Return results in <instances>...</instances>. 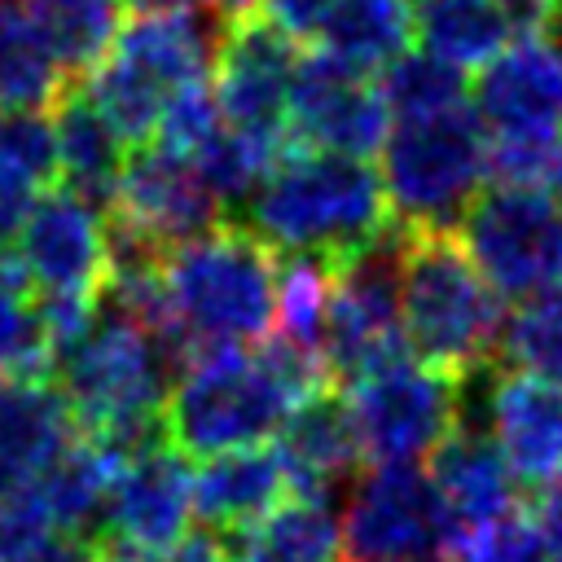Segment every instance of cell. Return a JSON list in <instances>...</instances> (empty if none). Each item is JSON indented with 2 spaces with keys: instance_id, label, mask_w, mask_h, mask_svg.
<instances>
[{
  "instance_id": "2e32d148",
  "label": "cell",
  "mask_w": 562,
  "mask_h": 562,
  "mask_svg": "<svg viewBox=\"0 0 562 562\" xmlns=\"http://www.w3.org/2000/svg\"><path fill=\"white\" fill-rule=\"evenodd\" d=\"M220 206L224 202L211 193V184L202 180L193 158L171 154L162 145H140L123 162V176H119L114 202H110V220L171 255L176 246L224 224Z\"/></svg>"
},
{
  "instance_id": "1f68e13d",
  "label": "cell",
  "mask_w": 562,
  "mask_h": 562,
  "mask_svg": "<svg viewBox=\"0 0 562 562\" xmlns=\"http://www.w3.org/2000/svg\"><path fill=\"white\" fill-rule=\"evenodd\" d=\"M378 88H382V101L395 123L435 119V114L465 105V70H457L430 53H404L400 61H391L382 70Z\"/></svg>"
},
{
  "instance_id": "5b68a950",
  "label": "cell",
  "mask_w": 562,
  "mask_h": 562,
  "mask_svg": "<svg viewBox=\"0 0 562 562\" xmlns=\"http://www.w3.org/2000/svg\"><path fill=\"white\" fill-rule=\"evenodd\" d=\"M400 312L404 338L430 369L465 382L505 338V307L457 228H400Z\"/></svg>"
},
{
  "instance_id": "52a82bcc",
  "label": "cell",
  "mask_w": 562,
  "mask_h": 562,
  "mask_svg": "<svg viewBox=\"0 0 562 562\" xmlns=\"http://www.w3.org/2000/svg\"><path fill=\"white\" fill-rule=\"evenodd\" d=\"M487 176L492 136L470 105L395 123L382 145V184L391 198V215L408 233L461 228Z\"/></svg>"
},
{
  "instance_id": "60d3db41",
  "label": "cell",
  "mask_w": 562,
  "mask_h": 562,
  "mask_svg": "<svg viewBox=\"0 0 562 562\" xmlns=\"http://www.w3.org/2000/svg\"><path fill=\"white\" fill-rule=\"evenodd\" d=\"M31 562H101V544L88 536H53Z\"/></svg>"
},
{
  "instance_id": "74e56055",
  "label": "cell",
  "mask_w": 562,
  "mask_h": 562,
  "mask_svg": "<svg viewBox=\"0 0 562 562\" xmlns=\"http://www.w3.org/2000/svg\"><path fill=\"white\" fill-rule=\"evenodd\" d=\"M40 198H44V184L0 154V259H13L18 237Z\"/></svg>"
},
{
  "instance_id": "ffe728a7",
  "label": "cell",
  "mask_w": 562,
  "mask_h": 562,
  "mask_svg": "<svg viewBox=\"0 0 562 562\" xmlns=\"http://www.w3.org/2000/svg\"><path fill=\"white\" fill-rule=\"evenodd\" d=\"M430 483L457 527L470 531V527H483L509 509H518V479L514 470L505 465L501 448L492 443L487 430L461 422L430 457Z\"/></svg>"
},
{
  "instance_id": "7a4b0ae2",
  "label": "cell",
  "mask_w": 562,
  "mask_h": 562,
  "mask_svg": "<svg viewBox=\"0 0 562 562\" xmlns=\"http://www.w3.org/2000/svg\"><path fill=\"white\" fill-rule=\"evenodd\" d=\"M250 228L290 259L347 268L395 237V215L369 158L290 149L250 198Z\"/></svg>"
},
{
  "instance_id": "f6af8a7d",
  "label": "cell",
  "mask_w": 562,
  "mask_h": 562,
  "mask_svg": "<svg viewBox=\"0 0 562 562\" xmlns=\"http://www.w3.org/2000/svg\"><path fill=\"white\" fill-rule=\"evenodd\" d=\"M101 562H136V558H127V553H114V549H101Z\"/></svg>"
},
{
  "instance_id": "7bdbcfd3",
  "label": "cell",
  "mask_w": 562,
  "mask_h": 562,
  "mask_svg": "<svg viewBox=\"0 0 562 562\" xmlns=\"http://www.w3.org/2000/svg\"><path fill=\"white\" fill-rule=\"evenodd\" d=\"M206 13H220V22H233V18H246L259 9V0H202Z\"/></svg>"
},
{
  "instance_id": "f1b7e54d",
  "label": "cell",
  "mask_w": 562,
  "mask_h": 562,
  "mask_svg": "<svg viewBox=\"0 0 562 562\" xmlns=\"http://www.w3.org/2000/svg\"><path fill=\"white\" fill-rule=\"evenodd\" d=\"M53 360H57V342L40 316V303L18 259H0V382L44 378Z\"/></svg>"
},
{
  "instance_id": "8992f818",
  "label": "cell",
  "mask_w": 562,
  "mask_h": 562,
  "mask_svg": "<svg viewBox=\"0 0 562 562\" xmlns=\"http://www.w3.org/2000/svg\"><path fill=\"white\" fill-rule=\"evenodd\" d=\"M53 369L83 435L123 452L162 435L171 373L180 369L167 347L119 303L97 312L92 325L57 351Z\"/></svg>"
},
{
  "instance_id": "f546056e",
  "label": "cell",
  "mask_w": 562,
  "mask_h": 562,
  "mask_svg": "<svg viewBox=\"0 0 562 562\" xmlns=\"http://www.w3.org/2000/svg\"><path fill=\"white\" fill-rule=\"evenodd\" d=\"M40 31L48 35L53 53L61 57L66 75L83 79L119 35V4L114 0H26Z\"/></svg>"
},
{
  "instance_id": "ba28073f",
  "label": "cell",
  "mask_w": 562,
  "mask_h": 562,
  "mask_svg": "<svg viewBox=\"0 0 562 562\" xmlns=\"http://www.w3.org/2000/svg\"><path fill=\"white\" fill-rule=\"evenodd\" d=\"M13 259L61 351L92 325L110 285V224L101 206L66 184L48 189L26 220Z\"/></svg>"
},
{
  "instance_id": "8fae6325",
  "label": "cell",
  "mask_w": 562,
  "mask_h": 562,
  "mask_svg": "<svg viewBox=\"0 0 562 562\" xmlns=\"http://www.w3.org/2000/svg\"><path fill=\"white\" fill-rule=\"evenodd\" d=\"M457 233L501 299H531L558 285L562 206L544 189H483Z\"/></svg>"
},
{
  "instance_id": "bcb514c9",
  "label": "cell",
  "mask_w": 562,
  "mask_h": 562,
  "mask_svg": "<svg viewBox=\"0 0 562 562\" xmlns=\"http://www.w3.org/2000/svg\"><path fill=\"white\" fill-rule=\"evenodd\" d=\"M558 18H562V4H558Z\"/></svg>"
},
{
  "instance_id": "8d00e7d4",
  "label": "cell",
  "mask_w": 562,
  "mask_h": 562,
  "mask_svg": "<svg viewBox=\"0 0 562 562\" xmlns=\"http://www.w3.org/2000/svg\"><path fill=\"white\" fill-rule=\"evenodd\" d=\"M53 536L35 496H0V562H31Z\"/></svg>"
},
{
  "instance_id": "f35d334b",
  "label": "cell",
  "mask_w": 562,
  "mask_h": 562,
  "mask_svg": "<svg viewBox=\"0 0 562 562\" xmlns=\"http://www.w3.org/2000/svg\"><path fill=\"white\" fill-rule=\"evenodd\" d=\"M496 4L505 13L509 31H518V40H522V35H544L553 26L562 0H496Z\"/></svg>"
},
{
  "instance_id": "484cf974",
  "label": "cell",
  "mask_w": 562,
  "mask_h": 562,
  "mask_svg": "<svg viewBox=\"0 0 562 562\" xmlns=\"http://www.w3.org/2000/svg\"><path fill=\"white\" fill-rule=\"evenodd\" d=\"M413 31L417 18L408 0H334L316 44L364 75H382L408 53Z\"/></svg>"
},
{
  "instance_id": "d6a6232c",
  "label": "cell",
  "mask_w": 562,
  "mask_h": 562,
  "mask_svg": "<svg viewBox=\"0 0 562 562\" xmlns=\"http://www.w3.org/2000/svg\"><path fill=\"white\" fill-rule=\"evenodd\" d=\"M501 351L514 369L562 382V290L531 294L505 321Z\"/></svg>"
},
{
  "instance_id": "4316f807",
  "label": "cell",
  "mask_w": 562,
  "mask_h": 562,
  "mask_svg": "<svg viewBox=\"0 0 562 562\" xmlns=\"http://www.w3.org/2000/svg\"><path fill=\"white\" fill-rule=\"evenodd\" d=\"M422 48L457 70L492 66L509 48V22L496 0H417Z\"/></svg>"
},
{
  "instance_id": "d6986e66",
  "label": "cell",
  "mask_w": 562,
  "mask_h": 562,
  "mask_svg": "<svg viewBox=\"0 0 562 562\" xmlns=\"http://www.w3.org/2000/svg\"><path fill=\"white\" fill-rule=\"evenodd\" d=\"M79 439V422L48 378L0 382V496H26Z\"/></svg>"
},
{
  "instance_id": "6da1fadb",
  "label": "cell",
  "mask_w": 562,
  "mask_h": 562,
  "mask_svg": "<svg viewBox=\"0 0 562 562\" xmlns=\"http://www.w3.org/2000/svg\"><path fill=\"white\" fill-rule=\"evenodd\" d=\"M334 369L325 356L299 351L281 338H263L259 351L224 347L189 360L171 382L162 408V435L184 457H220L259 448L281 435L290 413L312 395H325Z\"/></svg>"
},
{
  "instance_id": "603a6c76",
  "label": "cell",
  "mask_w": 562,
  "mask_h": 562,
  "mask_svg": "<svg viewBox=\"0 0 562 562\" xmlns=\"http://www.w3.org/2000/svg\"><path fill=\"white\" fill-rule=\"evenodd\" d=\"M53 132H57V176L66 189L83 193L97 206L114 202V184L127 162L123 136L105 123V114L92 105L83 83H70L53 101Z\"/></svg>"
},
{
  "instance_id": "9a60e30c",
  "label": "cell",
  "mask_w": 562,
  "mask_h": 562,
  "mask_svg": "<svg viewBox=\"0 0 562 562\" xmlns=\"http://www.w3.org/2000/svg\"><path fill=\"white\" fill-rule=\"evenodd\" d=\"M391 136V110L382 101V88L338 61L334 53L316 48L299 57L294 92H290V145L294 149H321V154H347L369 158Z\"/></svg>"
},
{
  "instance_id": "4dcf8cb0",
  "label": "cell",
  "mask_w": 562,
  "mask_h": 562,
  "mask_svg": "<svg viewBox=\"0 0 562 562\" xmlns=\"http://www.w3.org/2000/svg\"><path fill=\"white\" fill-rule=\"evenodd\" d=\"M334 272L321 259H285L277 277V334L281 342L325 356V321H329V299H334Z\"/></svg>"
},
{
  "instance_id": "277c9868",
  "label": "cell",
  "mask_w": 562,
  "mask_h": 562,
  "mask_svg": "<svg viewBox=\"0 0 562 562\" xmlns=\"http://www.w3.org/2000/svg\"><path fill=\"white\" fill-rule=\"evenodd\" d=\"M220 31L224 22H215V13L202 4L145 13L136 9L119 22L114 44L79 83L105 123L123 136V145L140 149L158 136L167 105L184 88L211 79Z\"/></svg>"
},
{
  "instance_id": "7c38bea8",
  "label": "cell",
  "mask_w": 562,
  "mask_h": 562,
  "mask_svg": "<svg viewBox=\"0 0 562 562\" xmlns=\"http://www.w3.org/2000/svg\"><path fill=\"white\" fill-rule=\"evenodd\" d=\"M193 509V474L180 448L167 443V435L132 448L119 465L101 531L114 553H127L136 562H162L176 544L189 540Z\"/></svg>"
},
{
  "instance_id": "ab89813d",
  "label": "cell",
  "mask_w": 562,
  "mask_h": 562,
  "mask_svg": "<svg viewBox=\"0 0 562 562\" xmlns=\"http://www.w3.org/2000/svg\"><path fill=\"white\" fill-rule=\"evenodd\" d=\"M536 527L544 536V549H549V562H562V483L540 492L536 501Z\"/></svg>"
},
{
  "instance_id": "b9f144b4",
  "label": "cell",
  "mask_w": 562,
  "mask_h": 562,
  "mask_svg": "<svg viewBox=\"0 0 562 562\" xmlns=\"http://www.w3.org/2000/svg\"><path fill=\"white\" fill-rule=\"evenodd\" d=\"M162 562H233V553H228L215 536H189V540L176 544Z\"/></svg>"
},
{
  "instance_id": "9c48e42d",
  "label": "cell",
  "mask_w": 562,
  "mask_h": 562,
  "mask_svg": "<svg viewBox=\"0 0 562 562\" xmlns=\"http://www.w3.org/2000/svg\"><path fill=\"white\" fill-rule=\"evenodd\" d=\"M342 404L373 465H417L461 426V382L408 356L351 378Z\"/></svg>"
},
{
  "instance_id": "44dd1931",
  "label": "cell",
  "mask_w": 562,
  "mask_h": 562,
  "mask_svg": "<svg viewBox=\"0 0 562 562\" xmlns=\"http://www.w3.org/2000/svg\"><path fill=\"white\" fill-rule=\"evenodd\" d=\"M290 496L294 492H290L285 465L268 443L206 457L202 470L193 474V509L211 531H224V536H246Z\"/></svg>"
},
{
  "instance_id": "e0dca14e",
  "label": "cell",
  "mask_w": 562,
  "mask_h": 562,
  "mask_svg": "<svg viewBox=\"0 0 562 562\" xmlns=\"http://www.w3.org/2000/svg\"><path fill=\"white\" fill-rule=\"evenodd\" d=\"M474 114L492 140L562 136V48L549 35L514 40L474 88Z\"/></svg>"
},
{
  "instance_id": "5bb4252c",
  "label": "cell",
  "mask_w": 562,
  "mask_h": 562,
  "mask_svg": "<svg viewBox=\"0 0 562 562\" xmlns=\"http://www.w3.org/2000/svg\"><path fill=\"white\" fill-rule=\"evenodd\" d=\"M400 312V228L386 246L334 272V299L325 321V360L334 378L351 382L395 356H404Z\"/></svg>"
},
{
  "instance_id": "e575fe53",
  "label": "cell",
  "mask_w": 562,
  "mask_h": 562,
  "mask_svg": "<svg viewBox=\"0 0 562 562\" xmlns=\"http://www.w3.org/2000/svg\"><path fill=\"white\" fill-rule=\"evenodd\" d=\"M220 127H224V110H220L215 83L202 79V83L184 88V92L167 105V114H162V123H158V136H154L149 145H162V149H171V154L193 158Z\"/></svg>"
},
{
  "instance_id": "d590c367",
  "label": "cell",
  "mask_w": 562,
  "mask_h": 562,
  "mask_svg": "<svg viewBox=\"0 0 562 562\" xmlns=\"http://www.w3.org/2000/svg\"><path fill=\"white\" fill-rule=\"evenodd\" d=\"M0 154L13 167H22L26 176H35L40 184H53V176H57L53 114H44V110H9V114H0Z\"/></svg>"
},
{
  "instance_id": "30bf717a",
  "label": "cell",
  "mask_w": 562,
  "mask_h": 562,
  "mask_svg": "<svg viewBox=\"0 0 562 562\" xmlns=\"http://www.w3.org/2000/svg\"><path fill=\"white\" fill-rule=\"evenodd\" d=\"M342 562H430L452 553L457 527L417 465H369L338 518Z\"/></svg>"
},
{
  "instance_id": "cb8c5ba5",
  "label": "cell",
  "mask_w": 562,
  "mask_h": 562,
  "mask_svg": "<svg viewBox=\"0 0 562 562\" xmlns=\"http://www.w3.org/2000/svg\"><path fill=\"white\" fill-rule=\"evenodd\" d=\"M123 457H127L123 448L79 430V439L57 457V465L26 496H35V505L44 509L57 536H83L97 518H105Z\"/></svg>"
},
{
  "instance_id": "d4e9b609",
  "label": "cell",
  "mask_w": 562,
  "mask_h": 562,
  "mask_svg": "<svg viewBox=\"0 0 562 562\" xmlns=\"http://www.w3.org/2000/svg\"><path fill=\"white\" fill-rule=\"evenodd\" d=\"M61 57L40 31L26 0H0V114L9 110H53L70 88Z\"/></svg>"
},
{
  "instance_id": "83f0119b",
  "label": "cell",
  "mask_w": 562,
  "mask_h": 562,
  "mask_svg": "<svg viewBox=\"0 0 562 562\" xmlns=\"http://www.w3.org/2000/svg\"><path fill=\"white\" fill-rule=\"evenodd\" d=\"M233 562H342V527L329 501L290 496L259 527L237 536Z\"/></svg>"
},
{
  "instance_id": "836d02e7",
  "label": "cell",
  "mask_w": 562,
  "mask_h": 562,
  "mask_svg": "<svg viewBox=\"0 0 562 562\" xmlns=\"http://www.w3.org/2000/svg\"><path fill=\"white\" fill-rule=\"evenodd\" d=\"M457 562H549L544 536L536 527V514L509 509L483 527H470L452 540Z\"/></svg>"
},
{
  "instance_id": "ac0fdd59",
  "label": "cell",
  "mask_w": 562,
  "mask_h": 562,
  "mask_svg": "<svg viewBox=\"0 0 562 562\" xmlns=\"http://www.w3.org/2000/svg\"><path fill=\"white\" fill-rule=\"evenodd\" d=\"M487 435L522 487L562 483V382L505 369L487 391Z\"/></svg>"
},
{
  "instance_id": "7402d4cb",
  "label": "cell",
  "mask_w": 562,
  "mask_h": 562,
  "mask_svg": "<svg viewBox=\"0 0 562 562\" xmlns=\"http://www.w3.org/2000/svg\"><path fill=\"white\" fill-rule=\"evenodd\" d=\"M272 448L285 465L290 492L294 496H316V501H329V492L342 479H351L364 461L351 413L334 391L312 395L307 404H299L290 413V422L281 426Z\"/></svg>"
},
{
  "instance_id": "4fadbf2b",
  "label": "cell",
  "mask_w": 562,
  "mask_h": 562,
  "mask_svg": "<svg viewBox=\"0 0 562 562\" xmlns=\"http://www.w3.org/2000/svg\"><path fill=\"white\" fill-rule=\"evenodd\" d=\"M294 75H299V44L281 35L259 9L224 22L211 83L233 127L290 145Z\"/></svg>"
},
{
  "instance_id": "ee69618b",
  "label": "cell",
  "mask_w": 562,
  "mask_h": 562,
  "mask_svg": "<svg viewBox=\"0 0 562 562\" xmlns=\"http://www.w3.org/2000/svg\"><path fill=\"white\" fill-rule=\"evenodd\" d=\"M127 4H132V9H140V13H145V9H189V4H193V0H127Z\"/></svg>"
},
{
  "instance_id": "7dc6e473",
  "label": "cell",
  "mask_w": 562,
  "mask_h": 562,
  "mask_svg": "<svg viewBox=\"0 0 562 562\" xmlns=\"http://www.w3.org/2000/svg\"><path fill=\"white\" fill-rule=\"evenodd\" d=\"M430 562H443V558H430Z\"/></svg>"
},
{
  "instance_id": "3957f363",
  "label": "cell",
  "mask_w": 562,
  "mask_h": 562,
  "mask_svg": "<svg viewBox=\"0 0 562 562\" xmlns=\"http://www.w3.org/2000/svg\"><path fill=\"white\" fill-rule=\"evenodd\" d=\"M277 250L250 224H215L162 259V294L180 364L268 338L277 316Z\"/></svg>"
}]
</instances>
